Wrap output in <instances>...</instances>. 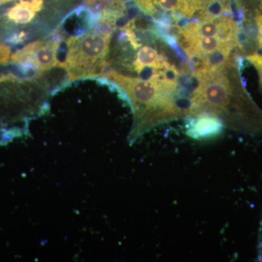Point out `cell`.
Wrapping results in <instances>:
<instances>
[{
	"instance_id": "cell-1",
	"label": "cell",
	"mask_w": 262,
	"mask_h": 262,
	"mask_svg": "<svg viewBox=\"0 0 262 262\" xmlns=\"http://www.w3.org/2000/svg\"><path fill=\"white\" fill-rule=\"evenodd\" d=\"M234 58L218 67L194 70L198 84L187 98L184 118L210 115L230 130L262 135V110L246 91Z\"/></svg>"
},
{
	"instance_id": "cell-2",
	"label": "cell",
	"mask_w": 262,
	"mask_h": 262,
	"mask_svg": "<svg viewBox=\"0 0 262 262\" xmlns=\"http://www.w3.org/2000/svg\"><path fill=\"white\" fill-rule=\"evenodd\" d=\"M178 70L152 74L147 79L110 70L103 74L126 96L134 122L128 135L130 145L155 127L184 118V98L179 89Z\"/></svg>"
},
{
	"instance_id": "cell-3",
	"label": "cell",
	"mask_w": 262,
	"mask_h": 262,
	"mask_svg": "<svg viewBox=\"0 0 262 262\" xmlns=\"http://www.w3.org/2000/svg\"><path fill=\"white\" fill-rule=\"evenodd\" d=\"M103 27L67 39V54L60 67L67 72L69 82L105 73L113 29Z\"/></svg>"
},
{
	"instance_id": "cell-4",
	"label": "cell",
	"mask_w": 262,
	"mask_h": 262,
	"mask_svg": "<svg viewBox=\"0 0 262 262\" xmlns=\"http://www.w3.org/2000/svg\"><path fill=\"white\" fill-rule=\"evenodd\" d=\"M234 0H133L144 14L162 24H182L192 20L232 13Z\"/></svg>"
},
{
	"instance_id": "cell-5",
	"label": "cell",
	"mask_w": 262,
	"mask_h": 262,
	"mask_svg": "<svg viewBox=\"0 0 262 262\" xmlns=\"http://www.w3.org/2000/svg\"><path fill=\"white\" fill-rule=\"evenodd\" d=\"M59 47L60 42L57 39H38L15 52L10 59L24 68L32 69L37 73L43 74L60 67Z\"/></svg>"
},
{
	"instance_id": "cell-6",
	"label": "cell",
	"mask_w": 262,
	"mask_h": 262,
	"mask_svg": "<svg viewBox=\"0 0 262 262\" xmlns=\"http://www.w3.org/2000/svg\"><path fill=\"white\" fill-rule=\"evenodd\" d=\"M125 31L132 48L137 50L133 62V69L135 72L141 75L145 70H150L152 74L177 70L175 66L170 64L158 50L149 45L142 46L130 24H127Z\"/></svg>"
},
{
	"instance_id": "cell-7",
	"label": "cell",
	"mask_w": 262,
	"mask_h": 262,
	"mask_svg": "<svg viewBox=\"0 0 262 262\" xmlns=\"http://www.w3.org/2000/svg\"><path fill=\"white\" fill-rule=\"evenodd\" d=\"M186 134L196 140H204L220 136L225 126L220 119L210 115L185 117Z\"/></svg>"
},
{
	"instance_id": "cell-8",
	"label": "cell",
	"mask_w": 262,
	"mask_h": 262,
	"mask_svg": "<svg viewBox=\"0 0 262 262\" xmlns=\"http://www.w3.org/2000/svg\"><path fill=\"white\" fill-rule=\"evenodd\" d=\"M44 0H20L7 11V18L16 24L30 23L42 10Z\"/></svg>"
},
{
	"instance_id": "cell-9",
	"label": "cell",
	"mask_w": 262,
	"mask_h": 262,
	"mask_svg": "<svg viewBox=\"0 0 262 262\" xmlns=\"http://www.w3.org/2000/svg\"><path fill=\"white\" fill-rule=\"evenodd\" d=\"M247 59L257 69L260 77V88L262 90V53H255L248 55Z\"/></svg>"
},
{
	"instance_id": "cell-10",
	"label": "cell",
	"mask_w": 262,
	"mask_h": 262,
	"mask_svg": "<svg viewBox=\"0 0 262 262\" xmlns=\"http://www.w3.org/2000/svg\"><path fill=\"white\" fill-rule=\"evenodd\" d=\"M10 48L6 45L0 42V65L6 64L10 58Z\"/></svg>"
},
{
	"instance_id": "cell-11",
	"label": "cell",
	"mask_w": 262,
	"mask_h": 262,
	"mask_svg": "<svg viewBox=\"0 0 262 262\" xmlns=\"http://www.w3.org/2000/svg\"><path fill=\"white\" fill-rule=\"evenodd\" d=\"M258 259L260 261H262V234L261 239H260L259 246H258Z\"/></svg>"
},
{
	"instance_id": "cell-12",
	"label": "cell",
	"mask_w": 262,
	"mask_h": 262,
	"mask_svg": "<svg viewBox=\"0 0 262 262\" xmlns=\"http://www.w3.org/2000/svg\"><path fill=\"white\" fill-rule=\"evenodd\" d=\"M11 1V0H0V5L3 4V3H8V2Z\"/></svg>"
}]
</instances>
